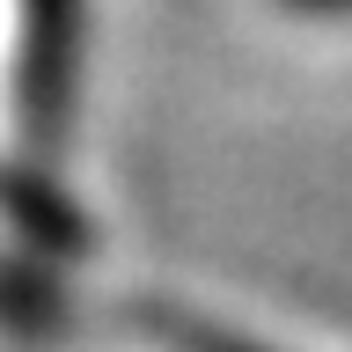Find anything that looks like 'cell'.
Masks as SVG:
<instances>
[{
    "instance_id": "1",
    "label": "cell",
    "mask_w": 352,
    "mask_h": 352,
    "mask_svg": "<svg viewBox=\"0 0 352 352\" xmlns=\"http://www.w3.org/2000/svg\"><path fill=\"white\" fill-rule=\"evenodd\" d=\"M154 330H162L176 352H250V345H235V338H213V330H198V323H176V316H162Z\"/></svg>"
}]
</instances>
